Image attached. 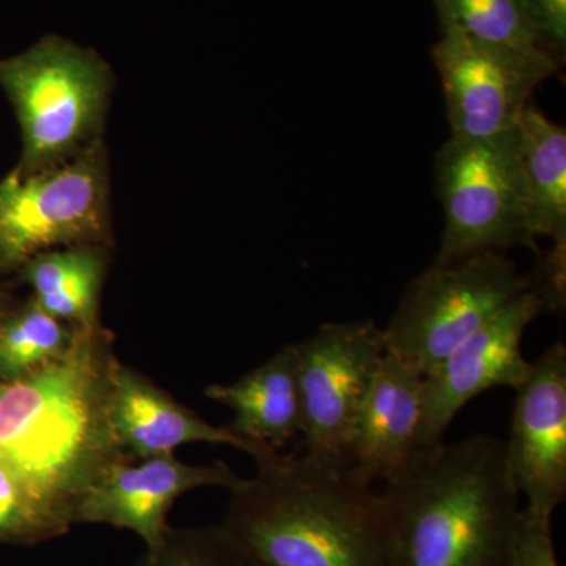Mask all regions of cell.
<instances>
[{
    "label": "cell",
    "instance_id": "1",
    "mask_svg": "<svg viewBox=\"0 0 566 566\" xmlns=\"http://www.w3.org/2000/svg\"><path fill=\"white\" fill-rule=\"evenodd\" d=\"M115 357L99 323L73 327L61 356L0 381V465L71 526L81 494L111 465L128 460L109 419Z\"/></svg>",
    "mask_w": 566,
    "mask_h": 566
},
{
    "label": "cell",
    "instance_id": "2",
    "mask_svg": "<svg viewBox=\"0 0 566 566\" xmlns=\"http://www.w3.org/2000/svg\"><path fill=\"white\" fill-rule=\"evenodd\" d=\"M379 501L386 566L510 565L523 509L494 436L416 449Z\"/></svg>",
    "mask_w": 566,
    "mask_h": 566
},
{
    "label": "cell",
    "instance_id": "3",
    "mask_svg": "<svg viewBox=\"0 0 566 566\" xmlns=\"http://www.w3.org/2000/svg\"><path fill=\"white\" fill-rule=\"evenodd\" d=\"M230 490L221 527L260 566H386L379 493L349 465L275 453Z\"/></svg>",
    "mask_w": 566,
    "mask_h": 566
},
{
    "label": "cell",
    "instance_id": "4",
    "mask_svg": "<svg viewBox=\"0 0 566 566\" xmlns=\"http://www.w3.org/2000/svg\"><path fill=\"white\" fill-rule=\"evenodd\" d=\"M111 81L98 54L57 35L0 61V85L21 125L18 172L61 166L98 139Z\"/></svg>",
    "mask_w": 566,
    "mask_h": 566
},
{
    "label": "cell",
    "instance_id": "5",
    "mask_svg": "<svg viewBox=\"0 0 566 566\" xmlns=\"http://www.w3.org/2000/svg\"><path fill=\"white\" fill-rule=\"evenodd\" d=\"M531 289L502 252L433 263L409 283L382 329L386 352L424 376Z\"/></svg>",
    "mask_w": 566,
    "mask_h": 566
},
{
    "label": "cell",
    "instance_id": "6",
    "mask_svg": "<svg viewBox=\"0 0 566 566\" xmlns=\"http://www.w3.org/2000/svg\"><path fill=\"white\" fill-rule=\"evenodd\" d=\"M446 226L434 263L531 243L515 129L493 137L452 136L434 159Z\"/></svg>",
    "mask_w": 566,
    "mask_h": 566
},
{
    "label": "cell",
    "instance_id": "7",
    "mask_svg": "<svg viewBox=\"0 0 566 566\" xmlns=\"http://www.w3.org/2000/svg\"><path fill=\"white\" fill-rule=\"evenodd\" d=\"M107 170L102 140L70 161L0 181V273L32 256L107 238Z\"/></svg>",
    "mask_w": 566,
    "mask_h": 566
},
{
    "label": "cell",
    "instance_id": "8",
    "mask_svg": "<svg viewBox=\"0 0 566 566\" xmlns=\"http://www.w3.org/2000/svg\"><path fill=\"white\" fill-rule=\"evenodd\" d=\"M307 455L349 465L354 423L386 354L374 322L329 323L294 344Z\"/></svg>",
    "mask_w": 566,
    "mask_h": 566
},
{
    "label": "cell",
    "instance_id": "9",
    "mask_svg": "<svg viewBox=\"0 0 566 566\" xmlns=\"http://www.w3.org/2000/svg\"><path fill=\"white\" fill-rule=\"evenodd\" d=\"M433 61L452 136L493 137L516 128L532 93L556 71L551 52L521 51L442 31Z\"/></svg>",
    "mask_w": 566,
    "mask_h": 566
},
{
    "label": "cell",
    "instance_id": "10",
    "mask_svg": "<svg viewBox=\"0 0 566 566\" xmlns=\"http://www.w3.org/2000/svg\"><path fill=\"white\" fill-rule=\"evenodd\" d=\"M542 312L538 293L527 290L423 376L416 449L444 441L458 412L480 394L495 387L520 389L532 367L521 344Z\"/></svg>",
    "mask_w": 566,
    "mask_h": 566
},
{
    "label": "cell",
    "instance_id": "11",
    "mask_svg": "<svg viewBox=\"0 0 566 566\" xmlns=\"http://www.w3.org/2000/svg\"><path fill=\"white\" fill-rule=\"evenodd\" d=\"M506 471L524 509L553 520L566 499V348L557 342L532 363L526 381L516 389Z\"/></svg>",
    "mask_w": 566,
    "mask_h": 566
},
{
    "label": "cell",
    "instance_id": "12",
    "mask_svg": "<svg viewBox=\"0 0 566 566\" xmlns=\"http://www.w3.org/2000/svg\"><path fill=\"white\" fill-rule=\"evenodd\" d=\"M240 480L223 461L193 465L169 453L133 464L128 458L111 465L81 494L73 524L126 528L153 547L169 527L167 515L178 497L203 486L232 490Z\"/></svg>",
    "mask_w": 566,
    "mask_h": 566
},
{
    "label": "cell",
    "instance_id": "13",
    "mask_svg": "<svg viewBox=\"0 0 566 566\" xmlns=\"http://www.w3.org/2000/svg\"><path fill=\"white\" fill-rule=\"evenodd\" d=\"M109 419L115 441L128 458L169 455L196 442L237 447L256 463L279 453L208 423L117 357L111 368Z\"/></svg>",
    "mask_w": 566,
    "mask_h": 566
},
{
    "label": "cell",
    "instance_id": "14",
    "mask_svg": "<svg viewBox=\"0 0 566 566\" xmlns=\"http://www.w3.org/2000/svg\"><path fill=\"white\" fill-rule=\"evenodd\" d=\"M423 376L387 353L354 423L349 469L368 485L387 482L411 460Z\"/></svg>",
    "mask_w": 566,
    "mask_h": 566
},
{
    "label": "cell",
    "instance_id": "15",
    "mask_svg": "<svg viewBox=\"0 0 566 566\" xmlns=\"http://www.w3.org/2000/svg\"><path fill=\"white\" fill-rule=\"evenodd\" d=\"M205 395L233 412L230 430L252 444L279 452L303 430L294 345L285 346L232 385L207 387Z\"/></svg>",
    "mask_w": 566,
    "mask_h": 566
},
{
    "label": "cell",
    "instance_id": "16",
    "mask_svg": "<svg viewBox=\"0 0 566 566\" xmlns=\"http://www.w3.org/2000/svg\"><path fill=\"white\" fill-rule=\"evenodd\" d=\"M527 240L566 244V129L528 104L516 128Z\"/></svg>",
    "mask_w": 566,
    "mask_h": 566
},
{
    "label": "cell",
    "instance_id": "17",
    "mask_svg": "<svg viewBox=\"0 0 566 566\" xmlns=\"http://www.w3.org/2000/svg\"><path fill=\"white\" fill-rule=\"evenodd\" d=\"M21 273L33 290L32 300L59 322L70 327L99 323V294L106 274L103 245H69L41 252L21 268Z\"/></svg>",
    "mask_w": 566,
    "mask_h": 566
},
{
    "label": "cell",
    "instance_id": "18",
    "mask_svg": "<svg viewBox=\"0 0 566 566\" xmlns=\"http://www.w3.org/2000/svg\"><path fill=\"white\" fill-rule=\"evenodd\" d=\"M73 327L46 314L35 301L0 322V381L10 382L39 370L70 345Z\"/></svg>",
    "mask_w": 566,
    "mask_h": 566
},
{
    "label": "cell",
    "instance_id": "19",
    "mask_svg": "<svg viewBox=\"0 0 566 566\" xmlns=\"http://www.w3.org/2000/svg\"><path fill=\"white\" fill-rule=\"evenodd\" d=\"M433 3L441 31H458L513 50L547 51L528 20L523 0H433Z\"/></svg>",
    "mask_w": 566,
    "mask_h": 566
},
{
    "label": "cell",
    "instance_id": "20",
    "mask_svg": "<svg viewBox=\"0 0 566 566\" xmlns=\"http://www.w3.org/2000/svg\"><path fill=\"white\" fill-rule=\"evenodd\" d=\"M134 566H260L232 535L218 527H167Z\"/></svg>",
    "mask_w": 566,
    "mask_h": 566
},
{
    "label": "cell",
    "instance_id": "21",
    "mask_svg": "<svg viewBox=\"0 0 566 566\" xmlns=\"http://www.w3.org/2000/svg\"><path fill=\"white\" fill-rule=\"evenodd\" d=\"M70 527L61 513L0 465V543L35 545L66 534Z\"/></svg>",
    "mask_w": 566,
    "mask_h": 566
},
{
    "label": "cell",
    "instance_id": "22",
    "mask_svg": "<svg viewBox=\"0 0 566 566\" xmlns=\"http://www.w3.org/2000/svg\"><path fill=\"white\" fill-rule=\"evenodd\" d=\"M509 566H558L551 520L521 510Z\"/></svg>",
    "mask_w": 566,
    "mask_h": 566
},
{
    "label": "cell",
    "instance_id": "23",
    "mask_svg": "<svg viewBox=\"0 0 566 566\" xmlns=\"http://www.w3.org/2000/svg\"><path fill=\"white\" fill-rule=\"evenodd\" d=\"M532 25L546 50L565 52L566 0H523Z\"/></svg>",
    "mask_w": 566,
    "mask_h": 566
},
{
    "label": "cell",
    "instance_id": "24",
    "mask_svg": "<svg viewBox=\"0 0 566 566\" xmlns=\"http://www.w3.org/2000/svg\"><path fill=\"white\" fill-rule=\"evenodd\" d=\"M7 314H9V312H7L6 294L0 290V322H2L3 316Z\"/></svg>",
    "mask_w": 566,
    "mask_h": 566
}]
</instances>
